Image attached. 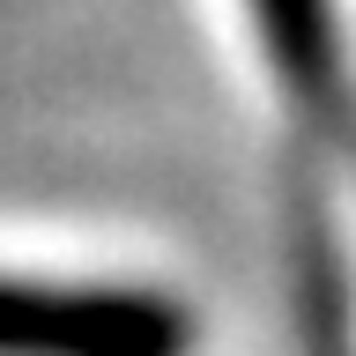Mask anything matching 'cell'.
<instances>
[{
	"instance_id": "6da1fadb",
	"label": "cell",
	"mask_w": 356,
	"mask_h": 356,
	"mask_svg": "<svg viewBox=\"0 0 356 356\" xmlns=\"http://www.w3.org/2000/svg\"><path fill=\"white\" fill-rule=\"evenodd\" d=\"M193 319L163 289L0 275V356H186Z\"/></svg>"
},
{
	"instance_id": "7a4b0ae2",
	"label": "cell",
	"mask_w": 356,
	"mask_h": 356,
	"mask_svg": "<svg viewBox=\"0 0 356 356\" xmlns=\"http://www.w3.org/2000/svg\"><path fill=\"white\" fill-rule=\"evenodd\" d=\"M297 341H305V356H356L349 275L327 252L319 222H305V238H297Z\"/></svg>"
}]
</instances>
